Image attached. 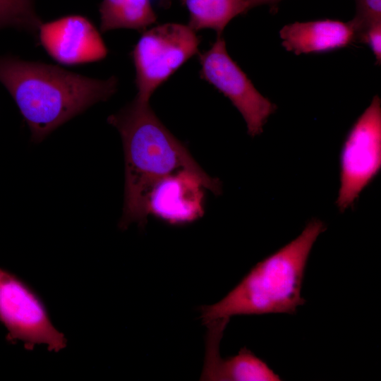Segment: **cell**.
I'll list each match as a JSON object with an SVG mask.
<instances>
[{
	"label": "cell",
	"instance_id": "obj_3",
	"mask_svg": "<svg viewBox=\"0 0 381 381\" xmlns=\"http://www.w3.org/2000/svg\"><path fill=\"white\" fill-rule=\"evenodd\" d=\"M325 230L320 219L310 221L299 236L258 262L222 300L200 307L203 324L234 315L296 313L306 302L301 291L310 253Z\"/></svg>",
	"mask_w": 381,
	"mask_h": 381
},
{
	"label": "cell",
	"instance_id": "obj_12",
	"mask_svg": "<svg viewBox=\"0 0 381 381\" xmlns=\"http://www.w3.org/2000/svg\"><path fill=\"white\" fill-rule=\"evenodd\" d=\"M99 12L101 32L121 28L144 31L157 20L150 0H102Z\"/></svg>",
	"mask_w": 381,
	"mask_h": 381
},
{
	"label": "cell",
	"instance_id": "obj_16",
	"mask_svg": "<svg viewBox=\"0 0 381 381\" xmlns=\"http://www.w3.org/2000/svg\"><path fill=\"white\" fill-rule=\"evenodd\" d=\"M358 41L367 44L375 56L376 64L381 63V23L368 28L357 37Z\"/></svg>",
	"mask_w": 381,
	"mask_h": 381
},
{
	"label": "cell",
	"instance_id": "obj_17",
	"mask_svg": "<svg viewBox=\"0 0 381 381\" xmlns=\"http://www.w3.org/2000/svg\"><path fill=\"white\" fill-rule=\"evenodd\" d=\"M279 1L280 0H249L248 9L249 10L260 5L272 4Z\"/></svg>",
	"mask_w": 381,
	"mask_h": 381
},
{
	"label": "cell",
	"instance_id": "obj_8",
	"mask_svg": "<svg viewBox=\"0 0 381 381\" xmlns=\"http://www.w3.org/2000/svg\"><path fill=\"white\" fill-rule=\"evenodd\" d=\"M36 36L47 54L64 66L101 61L108 54L100 32L90 19L80 15L42 22Z\"/></svg>",
	"mask_w": 381,
	"mask_h": 381
},
{
	"label": "cell",
	"instance_id": "obj_13",
	"mask_svg": "<svg viewBox=\"0 0 381 381\" xmlns=\"http://www.w3.org/2000/svg\"><path fill=\"white\" fill-rule=\"evenodd\" d=\"M189 13L188 25L195 32L212 29L217 35L235 17L246 13L249 0H180Z\"/></svg>",
	"mask_w": 381,
	"mask_h": 381
},
{
	"label": "cell",
	"instance_id": "obj_5",
	"mask_svg": "<svg viewBox=\"0 0 381 381\" xmlns=\"http://www.w3.org/2000/svg\"><path fill=\"white\" fill-rule=\"evenodd\" d=\"M0 322L11 344L20 341L27 350L45 345L59 352L67 346L64 334L53 325L39 296L21 279L0 267Z\"/></svg>",
	"mask_w": 381,
	"mask_h": 381
},
{
	"label": "cell",
	"instance_id": "obj_1",
	"mask_svg": "<svg viewBox=\"0 0 381 381\" xmlns=\"http://www.w3.org/2000/svg\"><path fill=\"white\" fill-rule=\"evenodd\" d=\"M107 121L119 131L124 150L125 198L121 228H127L133 222L145 225L152 188L175 172L195 173L212 186L214 194L220 193L219 181L202 170L186 146L156 116L149 101L135 97Z\"/></svg>",
	"mask_w": 381,
	"mask_h": 381
},
{
	"label": "cell",
	"instance_id": "obj_4",
	"mask_svg": "<svg viewBox=\"0 0 381 381\" xmlns=\"http://www.w3.org/2000/svg\"><path fill=\"white\" fill-rule=\"evenodd\" d=\"M200 37L188 25L167 23L143 31L131 52L135 97L149 101L154 92L192 56Z\"/></svg>",
	"mask_w": 381,
	"mask_h": 381
},
{
	"label": "cell",
	"instance_id": "obj_6",
	"mask_svg": "<svg viewBox=\"0 0 381 381\" xmlns=\"http://www.w3.org/2000/svg\"><path fill=\"white\" fill-rule=\"evenodd\" d=\"M381 168V100L375 95L350 129L340 155V186L336 204L344 211Z\"/></svg>",
	"mask_w": 381,
	"mask_h": 381
},
{
	"label": "cell",
	"instance_id": "obj_18",
	"mask_svg": "<svg viewBox=\"0 0 381 381\" xmlns=\"http://www.w3.org/2000/svg\"><path fill=\"white\" fill-rule=\"evenodd\" d=\"M173 0H158V4L163 8H168L171 6Z\"/></svg>",
	"mask_w": 381,
	"mask_h": 381
},
{
	"label": "cell",
	"instance_id": "obj_7",
	"mask_svg": "<svg viewBox=\"0 0 381 381\" xmlns=\"http://www.w3.org/2000/svg\"><path fill=\"white\" fill-rule=\"evenodd\" d=\"M200 76L227 97L241 113L248 133L260 135L277 106L264 97L229 56L225 40L217 35L210 47L199 54Z\"/></svg>",
	"mask_w": 381,
	"mask_h": 381
},
{
	"label": "cell",
	"instance_id": "obj_9",
	"mask_svg": "<svg viewBox=\"0 0 381 381\" xmlns=\"http://www.w3.org/2000/svg\"><path fill=\"white\" fill-rule=\"evenodd\" d=\"M203 188L214 193L212 186L189 171H180L158 181L147 200L148 214L170 224L193 222L203 214Z\"/></svg>",
	"mask_w": 381,
	"mask_h": 381
},
{
	"label": "cell",
	"instance_id": "obj_15",
	"mask_svg": "<svg viewBox=\"0 0 381 381\" xmlns=\"http://www.w3.org/2000/svg\"><path fill=\"white\" fill-rule=\"evenodd\" d=\"M351 22L358 36L371 25L381 23V0H357V12Z\"/></svg>",
	"mask_w": 381,
	"mask_h": 381
},
{
	"label": "cell",
	"instance_id": "obj_14",
	"mask_svg": "<svg viewBox=\"0 0 381 381\" xmlns=\"http://www.w3.org/2000/svg\"><path fill=\"white\" fill-rule=\"evenodd\" d=\"M42 23L34 0H0V29L13 27L36 35Z\"/></svg>",
	"mask_w": 381,
	"mask_h": 381
},
{
	"label": "cell",
	"instance_id": "obj_11",
	"mask_svg": "<svg viewBox=\"0 0 381 381\" xmlns=\"http://www.w3.org/2000/svg\"><path fill=\"white\" fill-rule=\"evenodd\" d=\"M351 22L325 19L294 22L279 30L282 45L296 55L323 53L344 48L356 40Z\"/></svg>",
	"mask_w": 381,
	"mask_h": 381
},
{
	"label": "cell",
	"instance_id": "obj_10",
	"mask_svg": "<svg viewBox=\"0 0 381 381\" xmlns=\"http://www.w3.org/2000/svg\"><path fill=\"white\" fill-rule=\"evenodd\" d=\"M229 322L213 321L208 327L206 353L200 380L207 381H279V376L267 364L246 347L235 355L222 358L219 341Z\"/></svg>",
	"mask_w": 381,
	"mask_h": 381
},
{
	"label": "cell",
	"instance_id": "obj_2",
	"mask_svg": "<svg viewBox=\"0 0 381 381\" xmlns=\"http://www.w3.org/2000/svg\"><path fill=\"white\" fill-rule=\"evenodd\" d=\"M0 83L8 90L39 142L93 104L116 93V76L90 78L60 66L0 56Z\"/></svg>",
	"mask_w": 381,
	"mask_h": 381
}]
</instances>
